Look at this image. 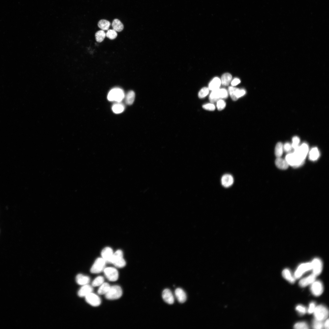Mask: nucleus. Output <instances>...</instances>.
Masks as SVG:
<instances>
[{
  "mask_svg": "<svg viewBox=\"0 0 329 329\" xmlns=\"http://www.w3.org/2000/svg\"><path fill=\"white\" fill-rule=\"evenodd\" d=\"M110 25V22L105 20H101L98 23V27L103 31L108 30Z\"/></svg>",
  "mask_w": 329,
  "mask_h": 329,
  "instance_id": "obj_30",
  "label": "nucleus"
},
{
  "mask_svg": "<svg viewBox=\"0 0 329 329\" xmlns=\"http://www.w3.org/2000/svg\"><path fill=\"white\" fill-rule=\"evenodd\" d=\"M228 90L231 98L234 101L237 100L246 93V91L244 90L240 89L233 87H230Z\"/></svg>",
  "mask_w": 329,
  "mask_h": 329,
  "instance_id": "obj_9",
  "label": "nucleus"
},
{
  "mask_svg": "<svg viewBox=\"0 0 329 329\" xmlns=\"http://www.w3.org/2000/svg\"><path fill=\"white\" fill-rule=\"evenodd\" d=\"M316 306L314 302L311 303L309 305V307L308 310V313L311 314L313 313L316 308Z\"/></svg>",
  "mask_w": 329,
  "mask_h": 329,
  "instance_id": "obj_43",
  "label": "nucleus"
},
{
  "mask_svg": "<svg viewBox=\"0 0 329 329\" xmlns=\"http://www.w3.org/2000/svg\"><path fill=\"white\" fill-rule=\"evenodd\" d=\"M283 277L289 282L294 283L295 281L294 276H292L290 271L288 269H284L282 273Z\"/></svg>",
  "mask_w": 329,
  "mask_h": 329,
  "instance_id": "obj_21",
  "label": "nucleus"
},
{
  "mask_svg": "<svg viewBox=\"0 0 329 329\" xmlns=\"http://www.w3.org/2000/svg\"><path fill=\"white\" fill-rule=\"evenodd\" d=\"M85 298L86 302L93 306H98L101 304V300L99 297L92 292L86 296Z\"/></svg>",
  "mask_w": 329,
  "mask_h": 329,
  "instance_id": "obj_11",
  "label": "nucleus"
},
{
  "mask_svg": "<svg viewBox=\"0 0 329 329\" xmlns=\"http://www.w3.org/2000/svg\"><path fill=\"white\" fill-rule=\"evenodd\" d=\"M125 97L124 92L120 88H115L109 92L107 98L110 101H115L118 102H121Z\"/></svg>",
  "mask_w": 329,
  "mask_h": 329,
  "instance_id": "obj_1",
  "label": "nucleus"
},
{
  "mask_svg": "<svg viewBox=\"0 0 329 329\" xmlns=\"http://www.w3.org/2000/svg\"><path fill=\"white\" fill-rule=\"evenodd\" d=\"M312 269L311 263H307L301 265L295 272L294 277L295 279L300 278L305 272Z\"/></svg>",
  "mask_w": 329,
  "mask_h": 329,
  "instance_id": "obj_8",
  "label": "nucleus"
},
{
  "mask_svg": "<svg viewBox=\"0 0 329 329\" xmlns=\"http://www.w3.org/2000/svg\"><path fill=\"white\" fill-rule=\"evenodd\" d=\"M232 76L229 73H227L224 74L222 77L221 83L224 86L228 85L231 82Z\"/></svg>",
  "mask_w": 329,
  "mask_h": 329,
  "instance_id": "obj_27",
  "label": "nucleus"
},
{
  "mask_svg": "<svg viewBox=\"0 0 329 329\" xmlns=\"http://www.w3.org/2000/svg\"><path fill=\"white\" fill-rule=\"evenodd\" d=\"M285 160L289 165L293 167L295 166L296 162L293 153H291L287 154L285 157Z\"/></svg>",
  "mask_w": 329,
  "mask_h": 329,
  "instance_id": "obj_32",
  "label": "nucleus"
},
{
  "mask_svg": "<svg viewBox=\"0 0 329 329\" xmlns=\"http://www.w3.org/2000/svg\"><path fill=\"white\" fill-rule=\"evenodd\" d=\"M106 36L108 39L112 40L116 38L118 34L117 31L114 30L110 29L108 31Z\"/></svg>",
  "mask_w": 329,
  "mask_h": 329,
  "instance_id": "obj_34",
  "label": "nucleus"
},
{
  "mask_svg": "<svg viewBox=\"0 0 329 329\" xmlns=\"http://www.w3.org/2000/svg\"><path fill=\"white\" fill-rule=\"evenodd\" d=\"M311 290L312 294L316 296L321 295L323 291V286L320 281H314L311 284Z\"/></svg>",
  "mask_w": 329,
  "mask_h": 329,
  "instance_id": "obj_10",
  "label": "nucleus"
},
{
  "mask_svg": "<svg viewBox=\"0 0 329 329\" xmlns=\"http://www.w3.org/2000/svg\"><path fill=\"white\" fill-rule=\"evenodd\" d=\"M312 266V269L313 273L316 276L320 275L322 269V263L321 260L319 259H314L311 263Z\"/></svg>",
  "mask_w": 329,
  "mask_h": 329,
  "instance_id": "obj_12",
  "label": "nucleus"
},
{
  "mask_svg": "<svg viewBox=\"0 0 329 329\" xmlns=\"http://www.w3.org/2000/svg\"><path fill=\"white\" fill-rule=\"evenodd\" d=\"M320 153L317 148H314L310 150L309 154V159L312 161L317 160L319 157Z\"/></svg>",
  "mask_w": 329,
  "mask_h": 329,
  "instance_id": "obj_24",
  "label": "nucleus"
},
{
  "mask_svg": "<svg viewBox=\"0 0 329 329\" xmlns=\"http://www.w3.org/2000/svg\"><path fill=\"white\" fill-rule=\"evenodd\" d=\"M296 310L302 314H305L307 311L306 308L302 305H298L296 307Z\"/></svg>",
  "mask_w": 329,
  "mask_h": 329,
  "instance_id": "obj_42",
  "label": "nucleus"
},
{
  "mask_svg": "<svg viewBox=\"0 0 329 329\" xmlns=\"http://www.w3.org/2000/svg\"><path fill=\"white\" fill-rule=\"evenodd\" d=\"M316 276L313 273L301 279L299 282V285L305 287L311 284L315 280Z\"/></svg>",
  "mask_w": 329,
  "mask_h": 329,
  "instance_id": "obj_17",
  "label": "nucleus"
},
{
  "mask_svg": "<svg viewBox=\"0 0 329 329\" xmlns=\"http://www.w3.org/2000/svg\"><path fill=\"white\" fill-rule=\"evenodd\" d=\"M203 108L206 110L213 111L214 110L215 107L214 104L212 103H208L203 105Z\"/></svg>",
  "mask_w": 329,
  "mask_h": 329,
  "instance_id": "obj_41",
  "label": "nucleus"
},
{
  "mask_svg": "<svg viewBox=\"0 0 329 329\" xmlns=\"http://www.w3.org/2000/svg\"><path fill=\"white\" fill-rule=\"evenodd\" d=\"M292 148L291 144L289 143H285L284 145L283 146V149L286 152H289L290 151Z\"/></svg>",
  "mask_w": 329,
  "mask_h": 329,
  "instance_id": "obj_44",
  "label": "nucleus"
},
{
  "mask_svg": "<svg viewBox=\"0 0 329 329\" xmlns=\"http://www.w3.org/2000/svg\"><path fill=\"white\" fill-rule=\"evenodd\" d=\"M93 291L92 287L88 284L83 285L79 290L78 295L80 297H85L89 294L92 292Z\"/></svg>",
  "mask_w": 329,
  "mask_h": 329,
  "instance_id": "obj_16",
  "label": "nucleus"
},
{
  "mask_svg": "<svg viewBox=\"0 0 329 329\" xmlns=\"http://www.w3.org/2000/svg\"><path fill=\"white\" fill-rule=\"evenodd\" d=\"M221 84V80L219 78H214L209 83L208 86L209 90L211 91L219 89Z\"/></svg>",
  "mask_w": 329,
  "mask_h": 329,
  "instance_id": "obj_20",
  "label": "nucleus"
},
{
  "mask_svg": "<svg viewBox=\"0 0 329 329\" xmlns=\"http://www.w3.org/2000/svg\"><path fill=\"white\" fill-rule=\"evenodd\" d=\"M112 26L113 29L117 32L122 31L124 28V26L122 22L118 19H115L112 23Z\"/></svg>",
  "mask_w": 329,
  "mask_h": 329,
  "instance_id": "obj_25",
  "label": "nucleus"
},
{
  "mask_svg": "<svg viewBox=\"0 0 329 329\" xmlns=\"http://www.w3.org/2000/svg\"><path fill=\"white\" fill-rule=\"evenodd\" d=\"M175 293L177 299L179 303H183L186 301L187 298L186 294L182 289L180 288L176 289Z\"/></svg>",
  "mask_w": 329,
  "mask_h": 329,
  "instance_id": "obj_15",
  "label": "nucleus"
},
{
  "mask_svg": "<svg viewBox=\"0 0 329 329\" xmlns=\"http://www.w3.org/2000/svg\"><path fill=\"white\" fill-rule=\"evenodd\" d=\"M96 40L98 43L102 42L106 36V34L103 30L97 31L95 34Z\"/></svg>",
  "mask_w": 329,
  "mask_h": 329,
  "instance_id": "obj_33",
  "label": "nucleus"
},
{
  "mask_svg": "<svg viewBox=\"0 0 329 329\" xmlns=\"http://www.w3.org/2000/svg\"><path fill=\"white\" fill-rule=\"evenodd\" d=\"M76 280L78 284L83 285L88 284L90 282V278L88 276L79 274L76 276Z\"/></svg>",
  "mask_w": 329,
  "mask_h": 329,
  "instance_id": "obj_19",
  "label": "nucleus"
},
{
  "mask_svg": "<svg viewBox=\"0 0 329 329\" xmlns=\"http://www.w3.org/2000/svg\"><path fill=\"white\" fill-rule=\"evenodd\" d=\"M125 109L124 105L120 103L114 104L112 106V109L113 112L116 114H119L122 113Z\"/></svg>",
  "mask_w": 329,
  "mask_h": 329,
  "instance_id": "obj_29",
  "label": "nucleus"
},
{
  "mask_svg": "<svg viewBox=\"0 0 329 329\" xmlns=\"http://www.w3.org/2000/svg\"><path fill=\"white\" fill-rule=\"evenodd\" d=\"M324 324L322 321L316 319L313 321L312 325L313 328L315 329H321L323 328Z\"/></svg>",
  "mask_w": 329,
  "mask_h": 329,
  "instance_id": "obj_37",
  "label": "nucleus"
},
{
  "mask_svg": "<svg viewBox=\"0 0 329 329\" xmlns=\"http://www.w3.org/2000/svg\"><path fill=\"white\" fill-rule=\"evenodd\" d=\"M135 98V94L133 91H130L127 94L125 97L126 103L129 105H132L134 103Z\"/></svg>",
  "mask_w": 329,
  "mask_h": 329,
  "instance_id": "obj_26",
  "label": "nucleus"
},
{
  "mask_svg": "<svg viewBox=\"0 0 329 329\" xmlns=\"http://www.w3.org/2000/svg\"><path fill=\"white\" fill-rule=\"evenodd\" d=\"M106 262L102 258L97 259L93 265L91 269V272L93 273H98L104 271Z\"/></svg>",
  "mask_w": 329,
  "mask_h": 329,
  "instance_id": "obj_6",
  "label": "nucleus"
},
{
  "mask_svg": "<svg viewBox=\"0 0 329 329\" xmlns=\"http://www.w3.org/2000/svg\"><path fill=\"white\" fill-rule=\"evenodd\" d=\"M111 286L107 283H103L99 288L98 292L99 295H105L110 288Z\"/></svg>",
  "mask_w": 329,
  "mask_h": 329,
  "instance_id": "obj_28",
  "label": "nucleus"
},
{
  "mask_svg": "<svg viewBox=\"0 0 329 329\" xmlns=\"http://www.w3.org/2000/svg\"><path fill=\"white\" fill-rule=\"evenodd\" d=\"M209 92V89L208 88H203L199 92L198 94V97L200 98H203L208 95Z\"/></svg>",
  "mask_w": 329,
  "mask_h": 329,
  "instance_id": "obj_36",
  "label": "nucleus"
},
{
  "mask_svg": "<svg viewBox=\"0 0 329 329\" xmlns=\"http://www.w3.org/2000/svg\"><path fill=\"white\" fill-rule=\"evenodd\" d=\"M298 149L302 156L305 159L309 151L308 144L306 143H304L300 146H299Z\"/></svg>",
  "mask_w": 329,
  "mask_h": 329,
  "instance_id": "obj_23",
  "label": "nucleus"
},
{
  "mask_svg": "<svg viewBox=\"0 0 329 329\" xmlns=\"http://www.w3.org/2000/svg\"><path fill=\"white\" fill-rule=\"evenodd\" d=\"M228 92L225 89H219L212 91L210 94L209 99L211 102H214L218 100L227 98Z\"/></svg>",
  "mask_w": 329,
  "mask_h": 329,
  "instance_id": "obj_3",
  "label": "nucleus"
},
{
  "mask_svg": "<svg viewBox=\"0 0 329 329\" xmlns=\"http://www.w3.org/2000/svg\"><path fill=\"white\" fill-rule=\"evenodd\" d=\"M114 253L110 247H106L103 249L101 252L102 258L106 263H111Z\"/></svg>",
  "mask_w": 329,
  "mask_h": 329,
  "instance_id": "obj_13",
  "label": "nucleus"
},
{
  "mask_svg": "<svg viewBox=\"0 0 329 329\" xmlns=\"http://www.w3.org/2000/svg\"><path fill=\"white\" fill-rule=\"evenodd\" d=\"M313 313L315 319L321 321L327 319L329 315L328 309L322 305L316 307Z\"/></svg>",
  "mask_w": 329,
  "mask_h": 329,
  "instance_id": "obj_5",
  "label": "nucleus"
},
{
  "mask_svg": "<svg viewBox=\"0 0 329 329\" xmlns=\"http://www.w3.org/2000/svg\"><path fill=\"white\" fill-rule=\"evenodd\" d=\"M275 164L278 168L282 170L287 169L289 166L285 160H284L280 157L277 158L276 160Z\"/></svg>",
  "mask_w": 329,
  "mask_h": 329,
  "instance_id": "obj_22",
  "label": "nucleus"
},
{
  "mask_svg": "<svg viewBox=\"0 0 329 329\" xmlns=\"http://www.w3.org/2000/svg\"><path fill=\"white\" fill-rule=\"evenodd\" d=\"M240 82V80L238 79H235L231 82V85L233 86H235L239 84Z\"/></svg>",
  "mask_w": 329,
  "mask_h": 329,
  "instance_id": "obj_45",
  "label": "nucleus"
},
{
  "mask_svg": "<svg viewBox=\"0 0 329 329\" xmlns=\"http://www.w3.org/2000/svg\"><path fill=\"white\" fill-rule=\"evenodd\" d=\"M300 139L297 136H295L292 138V144H291L292 148L294 149L298 147L300 142Z\"/></svg>",
  "mask_w": 329,
  "mask_h": 329,
  "instance_id": "obj_39",
  "label": "nucleus"
},
{
  "mask_svg": "<svg viewBox=\"0 0 329 329\" xmlns=\"http://www.w3.org/2000/svg\"><path fill=\"white\" fill-rule=\"evenodd\" d=\"M103 271L105 276L109 281L114 282L118 280L119 274L115 268L108 267L105 269Z\"/></svg>",
  "mask_w": 329,
  "mask_h": 329,
  "instance_id": "obj_7",
  "label": "nucleus"
},
{
  "mask_svg": "<svg viewBox=\"0 0 329 329\" xmlns=\"http://www.w3.org/2000/svg\"><path fill=\"white\" fill-rule=\"evenodd\" d=\"M294 327L296 329H308L309 327L308 324L305 322H299L296 324Z\"/></svg>",
  "mask_w": 329,
  "mask_h": 329,
  "instance_id": "obj_38",
  "label": "nucleus"
},
{
  "mask_svg": "<svg viewBox=\"0 0 329 329\" xmlns=\"http://www.w3.org/2000/svg\"><path fill=\"white\" fill-rule=\"evenodd\" d=\"M162 298L167 303L172 305L173 304L174 298L172 292L169 289H164L162 293Z\"/></svg>",
  "mask_w": 329,
  "mask_h": 329,
  "instance_id": "obj_14",
  "label": "nucleus"
},
{
  "mask_svg": "<svg viewBox=\"0 0 329 329\" xmlns=\"http://www.w3.org/2000/svg\"><path fill=\"white\" fill-rule=\"evenodd\" d=\"M324 327L327 329H329V319H327L326 321L324 324Z\"/></svg>",
  "mask_w": 329,
  "mask_h": 329,
  "instance_id": "obj_46",
  "label": "nucleus"
},
{
  "mask_svg": "<svg viewBox=\"0 0 329 329\" xmlns=\"http://www.w3.org/2000/svg\"><path fill=\"white\" fill-rule=\"evenodd\" d=\"M234 179L233 177L229 174H226L222 177L221 182L222 185L226 188L231 186L233 183Z\"/></svg>",
  "mask_w": 329,
  "mask_h": 329,
  "instance_id": "obj_18",
  "label": "nucleus"
},
{
  "mask_svg": "<svg viewBox=\"0 0 329 329\" xmlns=\"http://www.w3.org/2000/svg\"><path fill=\"white\" fill-rule=\"evenodd\" d=\"M111 263L119 268H123L126 266V262L123 258V253L122 250H118L113 253Z\"/></svg>",
  "mask_w": 329,
  "mask_h": 329,
  "instance_id": "obj_4",
  "label": "nucleus"
},
{
  "mask_svg": "<svg viewBox=\"0 0 329 329\" xmlns=\"http://www.w3.org/2000/svg\"><path fill=\"white\" fill-rule=\"evenodd\" d=\"M104 278L102 276H99L96 277L93 281L92 285L94 287H96L101 285L104 282Z\"/></svg>",
  "mask_w": 329,
  "mask_h": 329,
  "instance_id": "obj_35",
  "label": "nucleus"
},
{
  "mask_svg": "<svg viewBox=\"0 0 329 329\" xmlns=\"http://www.w3.org/2000/svg\"><path fill=\"white\" fill-rule=\"evenodd\" d=\"M283 150V145L282 143L280 142L277 143L275 149V154L276 157L279 158L282 156Z\"/></svg>",
  "mask_w": 329,
  "mask_h": 329,
  "instance_id": "obj_31",
  "label": "nucleus"
},
{
  "mask_svg": "<svg viewBox=\"0 0 329 329\" xmlns=\"http://www.w3.org/2000/svg\"><path fill=\"white\" fill-rule=\"evenodd\" d=\"M225 102L222 99H220L217 101V107L218 111L223 110L226 106Z\"/></svg>",
  "mask_w": 329,
  "mask_h": 329,
  "instance_id": "obj_40",
  "label": "nucleus"
},
{
  "mask_svg": "<svg viewBox=\"0 0 329 329\" xmlns=\"http://www.w3.org/2000/svg\"><path fill=\"white\" fill-rule=\"evenodd\" d=\"M122 293V289L120 286L114 285L111 286L105 295V297L108 300H116L120 298L121 297Z\"/></svg>",
  "mask_w": 329,
  "mask_h": 329,
  "instance_id": "obj_2",
  "label": "nucleus"
}]
</instances>
